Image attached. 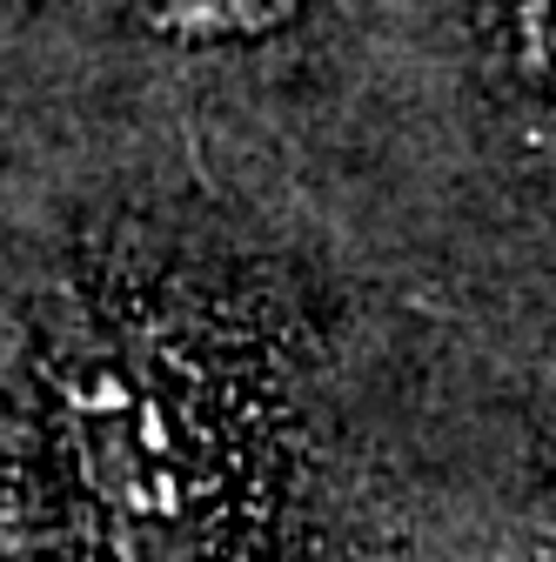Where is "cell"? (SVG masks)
<instances>
[{
	"label": "cell",
	"instance_id": "cell-1",
	"mask_svg": "<svg viewBox=\"0 0 556 562\" xmlns=\"http://www.w3.org/2000/svg\"><path fill=\"white\" fill-rule=\"evenodd\" d=\"M497 21H503V54H510V75L516 88L536 101L543 114V54H549V0H490Z\"/></svg>",
	"mask_w": 556,
	"mask_h": 562
}]
</instances>
